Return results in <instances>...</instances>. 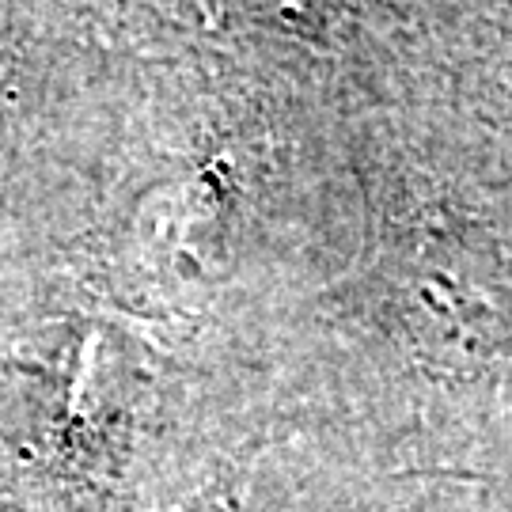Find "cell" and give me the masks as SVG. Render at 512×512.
<instances>
[{"label":"cell","instance_id":"7a4b0ae2","mask_svg":"<svg viewBox=\"0 0 512 512\" xmlns=\"http://www.w3.org/2000/svg\"><path fill=\"white\" fill-rule=\"evenodd\" d=\"M467 512H512V440H505L475 475L459 478Z\"/></svg>","mask_w":512,"mask_h":512},{"label":"cell","instance_id":"6da1fadb","mask_svg":"<svg viewBox=\"0 0 512 512\" xmlns=\"http://www.w3.org/2000/svg\"><path fill=\"white\" fill-rule=\"evenodd\" d=\"M391 490L376 486L357 494L346 512H467L463 490L440 478H387Z\"/></svg>","mask_w":512,"mask_h":512},{"label":"cell","instance_id":"3957f363","mask_svg":"<svg viewBox=\"0 0 512 512\" xmlns=\"http://www.w3.org/2000/svg\"><path fill=\"white\" fill-rule=\"evenodd\" d=\"M266 448V444H262ZM262 448H251L247 456H239L236 463H228L202 494H194L179 512H243V486L255 471V459Z\"/></svg>","mask_w":512,"mask_h":512}]
</instances>
